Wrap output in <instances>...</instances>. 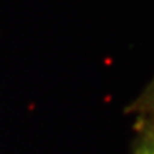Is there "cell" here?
<instances>
[{
  "label": "cell",
  "mask_w": 154,
  "mask_h": 154,
  "mask_svg": "<svg viewBox=\"0 0 154 154\" xmlns=\"http://www.w3.org/2000/svg\"><path fill=\"white\" fill-rule=\"evenodd\" d=\"M137 136L132 145V154H154V131L153 117L148 114L140 116L136 121Z\"/></svg>",
  "instance_id": "cell-1"
}]
</instances>
